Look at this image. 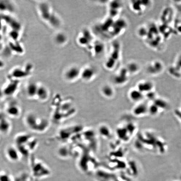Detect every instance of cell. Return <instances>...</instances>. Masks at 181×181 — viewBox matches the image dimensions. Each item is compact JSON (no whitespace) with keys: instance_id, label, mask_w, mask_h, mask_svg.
Masks as SVG:
<instances>
[{"instance_id":"d6986e66","label":"cell","mask_w":181,"mask_h":181,"mask_svg":"<svg viewBox=\"0 0 181 181\" xmlns=\"http://www.w3.org/2000/svg\"><path fill=\"white\" fill-rule=\"evenodd\" d=\"M39 84L36 82H31L27 85L26 93L27 97L31 100H36L37 94Z\"/></svg>"},{"instance_id":"9c48e42d","label":"cell","mask_w":181,"mask_h":181,"mask_svg":"<svg viewBox=\"0 0 181 181\" xmlns=\"http://www.w3.org/2000/svg\"><path fill=\"white\" fill-rule=\"evenodd\" d=\"M12 124L4 111H0V134L7 135L11 132Z\"/></svg>"},{"instance_id":"277c9868","label":"cell","mask_w":181,"mask_h":181,"mask_svg":"<svg viewBox=\"0 0 181 181\" xmlns=\"http://www.w3.org/2000/svg\"><path fill=\"white\" fill-rule=\"evenodd\" d=\"M33 69V65L31 63H27L24 67L15 68L10 73L8 78L21 81L31 75Z\"/></svg>"},{"instance_id":"d4e9b609","label":"cell","mask_w":181,"mask_h":181,"mask_svg":"<svg viewBox=\"0 0 181 181\" xmlns=\"http://www.w3.org/2000/svg\"><path fill=\"white\" fill-rule=\"evenodd\" d=\"M126 68L128 70L129 74H131V75H134V74L138 73L141 69L139 65L138 64L137 62H129L127 65Z\"/></svg>"},{"instance_id":"7c38bea8","label":"cell","mask_w":181,"mask_h":181,"mask_svg":"<svg viewBox=\"0 0 181 181\" xmlns=\"http://www.w3.org/2000/svg\"><path fill=\"white\" fill-rule=\"evenodd\" d=\"M94 41L91 32L87 29L83 30L77 38L78 44L81 47H86L88 46L89 47Z\"/></svg>"},{"instance_id":"30bf717a","label":"cell","mask_w":181,"mask_h":181,"mask_svg":"<svg viewBox=\"0 0 181 181\" xmlns=\"http://www.w3.org/2000/svg\"><path fill=\"white\" fill-rule=\"evenodd\" d=\"M151 4V1H132L130 8L135 13L141 15L150 8Z\"/></svg>"},{"instance_id":"7402d4cb","label":"cell","mask_w":181,"mask_h":181,"mask_svg":"<svg viewBox=\"0 0 181 181\" xmlns=\"http://www.w3.org/2000/svg\"><path fill=\"white\" fill-rule=\"evenodd\" d=\"M47 23L53 28L58 29L62 25V21L59 15L54 12Z\"/></svg>"},{"instance_id":"e0dca14e","label":"cell","mask_w":181,"mask_h":181,"mask_svg":"<svg viewBox=\"0 0 181 181\" xmlns=\"http://www.w3.org/2000/svg\"><path fill=\"white\" fill-rule=\"evenodd\" d=\"M16 11V6L13 2L6 0L0 1V12L3 14H11Z\"/></svg>"},{"instance_id":"8fae6325","label":"cell","mask_w":181,"mask_h":181,"mask_svg":"<svg viewBox=\"0 0 181 181\" xmlns=\"http://www.w3.org/2000/svg\"><path fill=\"white\" fill-rule=\"evenodd\" d=\"M38 11L43 21L47 23L54 12L50 4L46 2H41L39 4Z\"/></svg>"},{"instance_id":"ffe728a7","label":"cell","mask_w":181,"mask_h":181,"mask_svg":"<svg viewBox=\"0 0 181 181\" xmlns=\"http://www.w3.org/2000/svg\"><path fill=\"white\" fill-rule=\"evenodd\" d=\"M90 47V49L91 50V53L94 57L102 56L105 51V46L101 42H95L94 41Z\"/></svg>"},{"instance_id":"484cf974","label":"cell","mask_w":181,"mask_h":181,"mask_svg":"<svg viewBox=\"0 0 181 181\" xmlns=\"http://www.w3.org/2000/svg\"><path fill=\"white\" fill-rule=\"evenodd\" d=\"M9 47L11 49V51L19 53H23L24 49L21 44L19 43L18 41H11L9 42Z\"/></svg>"},{"instance_id":"3957f363","label":"cell","mask_w":181,"mask_h":181,"mask_svg":"<svg viewBox=\"0 0 181 181\" xmlns=\"http://www.w3.org/2000/svg\"><path fill=\"white\" fill-rule=\"evenodd\" d=\"M30 164L32 174L34 176L43 177L50 173L49 167L45 163L40 159L32 157Z\"/></svg>"},{"instance_id":"cb8c5ba5","label":"cell","mask_w":181,"mask_h":181,"mask_svg":"<svg viewBox=\"0 0 181 181\" xmlns=\"http://www.w3.org/2000/svg\"><path fill=\"white\" fill-rule=\"evenodd\" d=\"M101 93L104 97L111 98L115 94L114 88L110 85H104L101 89Z\"/></svg>"},{"instance_id":"ba28073f","label":"cell","mask_w":181,"mask_h":181,"mask_svg":"<svg viewBox=\"0 0 181 181\" xmlns=\"http://www.w3.org/2000/svg\"><path fill=\"white\" fill-rule=\"evenodd\" d=\"M164 65L160 60H155L150 62L146 67L148 74L152 76L160 75L164 70Z\"/></svg>"},{"instance_id":"8992f818","label":"cell","mask_w":181,"mask_h":181,"mask_svg":"<svg viewBox=\"0 0 181 181\" xmlns=\"http://www.w3.org/2000/svg\"><path fill=\"white\" fill-rule=\"evenodd\" d=\"M20 81L8 78V81L6 83L2 90L3 94L8 97L14 96L19 90Z\"/></svg>"},{"instance_id":"5b68a950","label":"cell","mask_w":181,"mask_h":181,"mask_svg":"<svg viewBox=\"0 0 181 181\" xmlns=\"http://www.w3.org/2000/svg\"><path fill=\"white\" fill-rule=\"evenodd\" d=\"M4 112L10 118L17 119L21 116L22 109L17 101L10 100L5 104Z\"/></svg>"},{"instance_id":"2e32d148","label":"cell","mask_w":181,"mask_h":181,"mask_svg":"<svg viewBox=\"0 0 181 181\" xmlns=\"http://www.w3.org/2000/svg\"><path fill=\"white\" fill-rule=\"evenodd\" d=\"M50 97V91L44 85L39 84L36 100L41 102H47Z\"/></svg>"},{"instance_id":"52a82bcc","label":"cell","mask_w":181,"mask_h":181,"mask_svg":"<svg viewBox=\"0 0 181 181\" xmlns=\"http://www.w3.org/2000/svg\"><path fill=\"white\" fill-rule=\"evenodd\" d=\"M81 68L77 65H73L69 67L63 73L65 80L68 82H74L80 78Z\"/></svg>"},{"instance_id":"6da1fadb","label":"cell","mask_w":181,"mask_h":181,"mask_svg":"<svg viewBox=\"0 0 181 181\" xmlns=\"http://www.w3.org/2000/svg\"><path fill=\"white\" fill-rule=\"evenodd\" d=\"M14 145L19 150L22 157H27L37 149L39 141L34 136L21 132L15 136Z\"/></svg>"},{"instance_id":"603a6c76","label":"cell","mask_w":181,"mask_h":181,"mask_svg":"<svg viewBox=\"0 0 181 181\" xmlns=\"http://www.w3.org/2000/svg\"><path fill=\"white\" fill-rule=\"evenodd\" d=\"M129 97L133 102H140L143 99L144 95L136 88L131 89L129 92Z\"/></svg>"},{"instance_id":"4316f807","label":"cell","mask_w":181,"mask_h":181,"mask_svg":"<svg viewBox=\"0 0 181 181\" xmlns=\"http://www.w3.org/2000/svg\"><path fill=\"white\" fill-rule=\"evenodd\" d=\"M6 66V64L4 60L0 59V69L4 68Z\"/></svg>"},{"instance_id":"7a4b0ae2","label":"cell","mask_w":181,"mask_h":181,"mask_svg":"<svg viewBox=\"0 0 181 181\" xmlns=\"http://www.w3.org/2000/svg\"><path fill=\"white\" fill-rule=\"evenodd\" d=\"M23 121L27 128L34 133H44L48 130L50 126V121L47 118L34 112L27 113Z\"/></svg>"},{"instance_id":"9a60e30c","label":"cell","mask_w":181,"mask_h":181,"mask_svg":"<svg viewBox=\"0 0 181 181\" xmlns=\"http://www.w3.org/2000/svg\"><path fill=\"white\" fill-rule=\"evenodd\" d=\"M129 74L126 68H122L113 78V81L115 84L120 85L124 84L128 81Z\"/></svg>"},{"instance_id":"5bb4252c","label":"cell","mask_w":181,"mask_h":181,"mask_svg":"<svg viewBox=\"0 0 181 181\" xmlns=\"http://www.w3.org/2000/svg\"><path fill=\"white\" fill-rule=\"evenodd\" d=\"M97 74V70L94 67L88 65L81 69L80 78L83 81L90 82L96 77Z\"/></svg>"},{"instance_id":"4fadbf2b","label":"cell","mask_w":181,"mask_h":181,"mask_svg":"<svg viewBox=\"0 0 181 181\" xmlns=\"http://www.w3.org/2000/svg\"><path fill=\"white\" fill-rule=\"evenodd\" d=\"M5 155L6 158L12 162H18L23 157L19 150L14 145H9L6 148L5 150Z\"/></svg>"},{"instance_id":"44dd1931","label":"cell","mask_w":181,"mask_h":181,"mask_svg":"<svg viewBox=\"0 0 181 181\" xmlns=\"http://www.w3.org/2000/svg\"><path fill=\"white\" fill-rule=\"evenodd\" d=\"M68 38L66 34L64 32H57L53 37V41L55 44L59 46H63L68 43Z\"/></svg>"},{"instance_id":"ac0fdd59","label":"cell","mask_w":181,"mask_h":181,"mask_svg":"<svg viewBox=\"0 0 181 181\" xmlns=\"http://www.w3.org/2000/svg\"><path fill=\"white\" fill-rule=\"evenodd\" d=\"M154 87V85L152 82L148 80H144L138 83L136 88L144 95L152 92Z\"/></svg>"}]
</instances>
